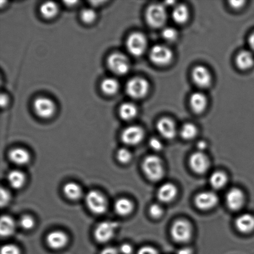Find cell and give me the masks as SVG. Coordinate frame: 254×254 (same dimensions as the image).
Returning <instances> with one entry per match:
<instances>
[{
	"instance_id": "cell-1",
	"label": "cell",
	"mask_w": 254,
	"mask_h": 254,
	"mask_svg": "<svg viewBox=\"0 0 254 254\" xmlns=\"http://www.w3.org/2000/svg\"><path fill=\"white\" fill-rule=\"evenodd\" d=\"M143 169L146 177L152 181H158L162 179L165 173L160 158L156 156H149L143 161Z\"/></svg>"
},
{
	"instance_id": "cell-2",
	"label": "cell",
	"mask_w": 254,
	"mask_h": 254,
	"mask_svg": "<svg viewBox=\"0 0 254 254\" xmlns=\"http://www.w3.org/2000/svg\"><path fill=\"white\" fill-rule=\"evenodd\" d=\"M146 18L149 25L154 28H160L167 21L168 13L165 6L160 4H151L146 13Z\"/></svg>"
},
{
	"instance_id": "cell-3",
	"label": "cell",
	"mask_w": 254,
	"mask_h": 254,
	"mask_svg": "<svg viewBox=\"0 0 254 254\" xmlns=\"http://www.w3.org/2000/svg\"><path fill=\"white\" fill-rule=\"evenodd\" d=\"M150 85L145 79L134 78L128 81L126 86V91L129 96L134 99H141L148 94Z\"/></svg>"
},
{
	"instance_id": "cell-4",
	"label": "cell",
	"mask_w": 254,
	"mask_h": 254,
	"mask_svg": "<svg viewBox=\"0 0 254 254\" xmlns=\"http://www.w3.org/2000/svg\"><path fill=\"white\" fill-rule=\"evenodd\" d=\"M86 202L88 209L94 214H103L107 209L106 197L101 192L96 190H91L87 193Z\"/></svg>"
},
{
	"instance_id": "cell-5",
	"label": "cell",
	"mask_w": 254,
	"mask_h": 254,
	"mask_svg": "<svg viewBox=\"0 0 254 254\" xmlns=\"http://www.w3.org/2000/svg\"><path fill=\"white\" fill-rule=\"evenodd\" d=\"M172 238L178 243H186L192 236V228L189 222L179 219L175 222L170 230Z\"/></svg>"
},
{
	"instance_id": "cell-6",
	"label": "cell",
	"mask_w": 254,
	"mask_h": 254,
	"mask_svg": "<svg viewBox=\"0 0 254 254\" xmlns=\"http://www.w3.org/2000/svg\"><path fill=\"white\" fill-rule=\"evenodd\" d=\"M150 58L153 63L158 66H166L172 62L173 53L169 48L163 45H156L151 48Z\"/></svg>"
},
{
	"instance_id": "cell-7",
	"label": "cell",
	"mask_w": 254,
	"mask_h": 254,
	"mask_svg": "<svg viewBox=\"0 0 254 254\" xmlns=\"http://www.w3.org/2000/svg\"><path fill=\"white\" fill-rule=\"evenodd\" d=\"M127 47L131 54L138 57L145 52L147 47V39L143 34H131L127 39Z\"/></svg>"
},
{
	"instance_id": "cell-8",
	"label": "cell",
	"mask_w": 254,
	"mask_h": 254,
	"mask_svg": "<svg viewBox=\"0 0 254 254\" xmlns=\"http://www.w3.org/2000/svg\"><path fill=\"white\" fill-rule=\"evenodd\" d=\"M118 226V223L114 221L102 222L95 229V238L101 243H105L111 241L114 236L115 232Z\"/></svg>"
},
{
	"instance_id": "cell-9",
	"label": "cell",
	"mask_w": 254,
	"mask_h": 254,
	"mask_svg": "<svg viewBox=\"0 0 254 254\" xmlns=\"http://www.w3.org/2000/svg\"><path fill=\"white\" fill-rule=\"evenodd\" d=\"M108 65L112 72L119 75L126 74L130 70V62L126 55L114 53L108 58Z\"/></svg>"
},
{
	"instance_id": "cell-10",
	"label": "cell",
	"mask_w": 254,
	"mask_h": 254,
	"mask_svg": "<svg viewBox=\"0 0 254 254\" xmlns=\"http://www.w3.org/2000/svg\"><path fill=\"white\" fill-rule=\"evenodd\" d=\"M144 131L138 126L127 127L122 134V140L127 145H137L142 141L144 137Z\"/></svg>"
},
{
	"instance_id": "cell-11",
	"label": "cell",
	"mask_w": 254,
	"mask_h": 254,
	"mask_svg": "<svg viewBox=\"0 0 254 254\" xmlns=\"http://www.w3.org/2000/svg\"><path fill=\"white\" fill-rule=\"evenodd\" d=\"M34 107L36 114L42 118L50 117L55 111L54 103L47 97H39L34 102Z\"/></svg>"
},
{
	"instance_id": "cell-12",
	"label": "cell",
	"mask_w": 254,
	"mask_h": 254,
	"mask_svg": "<svg viewBox=\"0 0 254 254\" xmlns=\"http://www.w3.org/2000/svg\"><path fill=\"white\" fill-rule=\"evenodd\" d=\"M192 77L193 81L197 86L207 87L211 85L212 78L211 73L206 67L204 66H197L192 71Z\"/></svg>"
},
{
	"instance_id": "cell-13",
	"label": "cell",
	"mask_w": 254,
	"mask_h": 254,
	"mask_svg": "<svg viewBox=\"0 0 254 254\" xmlns=\"http://www.w3.org/2000/svg\"><path fill=\"white\" fill-rule=\"evenodd\" d=\"M218 198L213 192L200 193L195 197V203L197 208L202 210L213 209L217 205Z\"/></svg>"
},
{
	"instance_id": "cell-14",
	"label": "cell",
	"mask_w": 254,
	"mask_h": 254,
	"mask_svg": "<svg viewBox=\"0 0 254 254\" xmlns=\"http://www.w3.org/2000/svg\"><path fill=\"white\" fill-rule=\"evenodd\" d=\"M189 163L192 169L198 174H203L206 172L210 165L207 156L200 151L193 153L190 156Z\"/></svg>"
},
{
	"instance_id": "cell-15",
	"label": "cell",
	"mask_w": 254,
	"mask_h": 254,
	"mask_svg": "<svg viewBox=\"0 0 254 254\" xmlns=\"http://www.w3.org/2000/svg\"><path fill=\"white\" fill-rule=\"evenodd\" d=\"M157 129L163 138L171 140L176 135V127L174 122L169 118H163L158 121Z\"/></svg>"
},
{
	"instance_id": "cell-16",
	"label": "cell",
	"mask_w": 254,
	"mask_h": 254,
	"mask_svg": "<svg viewBox=\"0 0 254 254\" xmlns=\"http://www.w3.org/2000/svg\"><path fill=\"white\" fill-rule=\"evenodd\" d=\"M226 200L229 209L233 211L240 210L244 203L243 192L240 189L233 188L227 194Z\"/></svg>"
},
{
	"instance_id": "cell-17",
	"label": "cell",
	"mask_w": 254,
	"mask_h": 254,
	"mask_svg": "<svg viewBox=\"0 0 254 254\" xmlns=\"http://www.w3.org/2000/svg\"><path fill=\"white\" fill-rule=\"evenodd\" d=\"M46 240L50 248L53 249H60L67 245L68 238L67 234L63 232L55 231L48 234Z\"/></svg>"
},
{
	"instance_id": "cell-18",
	"label": "cell",
	"mask_w": 254,
	"mask_h": 254,
	"mask_svg": "<svg viewBox=\"0 0 254 254\" xmlns=\"http://www.w3.org/2000/svg\"><path fill=\"white\" fill-rule=\"evenodd\" d=\"M235 224L241 233H251L254 230V216L248 213L242 214L236 219Z\"/></svg>"
},
{
	"instance_id": "cell-19",
	"label": "cell",
	"mask_w": 254,
	"mask_h": 254,
	"mask_svg": "<svg viewBox=\"0 0 254 254\" xmlns=\"http://www.w3.org/2000/svg\"><path fill=\"white\" fill-rule=\"evenodd\" d=\"M177 194V188L170 183L163 184L158 190V197L160 201L164 203L172 202Z\"/></svg>"
},
{
	"instance_id": "cell-20",
	"label": "cell",
	"mask_w": 254,
	"mask_h": 254,
	"mask_svg": "<svg viewBox=\"0 0 254 254\" xmlns=\"http://www.w3.org/2000/svg\"><path fill=\"white\" fill-rule=\"evenodd\" d=\"M190 104L195 113H202L206 109L208 104L207 97L202 92H194L190 97Z\"/></svg>"
},
{
	"instance_id": "cell-21",
	"label": "cell",
	"mask_w": 254,
	"mask_h": 254,
	"mask_svg": "<svg viewBox=\"0 0 254 254\" xmlns=\"http://www.w3.org/2000/svg\"><path fill=\"white\" fill-rule=\"evenodd\" d=\"M9 158L12 162L17 165H27L30 161V155L23 148H14L9 153Z\"/></svg>"
},
{
	"instance_id": "cell-22",
	"label": "cell",
	"mask_w": 254,
	"mask_h": 254,
	"mask_svg": "<svg viewBox=\"0 0 254 254\" xmlns=\"http://www.w3.org/2000/svg\"><path fill=\"white\" fill-rule=\"evenodd\" d=\"M236 63L239 69L248 70L254 65V56L249 51H242L237 55Z\"/></svg>"
},
{
	"instance_id": "cell-23",
	"label": "cell",
	"mask_w": 254,
	"mask_h": 254,
	"mask_svg": "<svg viewBox=\"0 0 254 254\" xmlns=\"http://www.w3.org/2000/svg\"><path fill=\"white\" fill-rule=\"evenodd\" d=\"M115 211L121 216H127L130 214L133 210V203L126 198L117 200L114 206Z\"/></svg>"
},
{
	"instance_id": "cell-24",
	"label": "cell",
	"mask_w": 254,
	"mask_h": 254,
	"mask_svg": "<svg viewBox=\"0 0 254 254\" xmlns=\"http://www.w3.org/2000/svg\"><path fill=\"white\" fill-rule=\"evenodd\" d=\"M15 222L11 217L7 215L1 217V222H0V233L1 236H11L15 231Z\"/></svg>"
},
{
	"instance_id": "cell-25",
	"label": "cell",
	"mask_w": 254,
	"mask_h": 254,
	"mask_svg": "<svg viewBox=\"0 0 254 254\" xmlns=\"http://www.w3.org/2000/svg\"><path fill=\"white\" fill-rule=\"evenodd\" d=\"M8 180L12 187L15 189H19L25 184L26 176L20 170H14L9 173Z\"/></svg>"
},
{
	"instance_id": "cell-26",
	"label": "cell",
	"mask_w": 254,
	"mask_h": 254,
	"mask_svg": "<svg viewBox=\"0 0 254 254\" xmlns=\"http://www.w3.org/2000/svg\"><path fill=\"white\" fill-rule=\"evenodd\" d=\"M172 17L175 23L182 24L186 23L189 18V11L184 4H179L175 7Z\"/></svg>"
},
{
	"instance_id": "cell-27",
	"label": "cell",
	"mask_w": 254,
	"mask_h": 254,
	"mask_svg": "<svg viewBox=\"0 0 254 254\" xmlns=\"http://www.w3.org/2000/svg\"><path fill=\"white\" fill-rule=\"evenodd\" d=\"M63 192L68 199L77 200L82 195V189L80 185L75 182H69L63 187Z\"/></svg>"
},
{
	"instance_id": "cell-28",
	"label": "cell",
	"mask_w": 254,
	"mask_h": 254,
	"mask_svg": "<svg viewBox=\"0 0 254 254\" xmlns=\"http://www.w3.org/2000/svg\"><path fill=\"white\" fill-rule=\"evenodd\" d=\"M138 110L136 107L130 102H126L122 105L119 109V114L121 118L125 121H131L136 116Z\"/></svg>"
},
{
	"instance_id": "cell-29",
	"label": "cell",
	"mask_w": 254,
	"mask_h": 254,
	"mask_svg": "<svg viewBox=\"0 0 254 254\" xmlns=\"http://www.w3.org/2000/svg\"><path fill=\"white\" fill-rule=\"evenodd\" d=\"M228 177L223 172L217 171L213 173L210 177V183L214 189H221L226 185Z\"/></svg>"
},
{
	"instance_id": "cell-30",
	"label": "cell",
	"mask_w": 254,
	"mask_h": 254,
	"mask_svg": "<svg viewBox=\"0 0 254 254\" xmlns=\"http://www.w3.org/2000/svg\"><path fill=\"white\" fill-rule=\"evenodd\" d=\"M119 83L114 78H106L103 80L101 84L102 91L108 95L116 93L119 89Z\"/></svg>"
},
{
	"instance_id": "cell-31",
	"label": "cell",
	"mask_w": 254,
	"mask_h": 254,
	"mask_svg": "<svg viewBox=\"0 0 254 254\" xmlns=\"http://www.w3.org/2000/svg\"><path fill=\"white\" fill-rule=\"evenodd\" d=\"M41 13L45 18H52L58 13L57 4L52 1H47L41 7Z\"/></svg>"
},
{
	"instance_id": "cell-32",
	"label": "cell",
	"mask_w": 254,
	"mask_h": 254,
	"mask_svg": "<svg viewBox=\"0 0 254 254\" xmlns=\"http://www.w3.org/2000/svg\"><path fill=\"white\" fill-rule=\"evenodd\" d=\"M198 130L195 125L187 123L183 126L180 129V136L184 140H190L197 136Z\"/></svg>"
},
{
	"instance_id": "cell-33",
	"label": "cell",
	"mask_w": 254,
	"mask_h": 254,
	"mask_svg": "<svg viewBox=\"0 0 254 254\" xmlns=\"http://www.w3.org/2000/svg\"><path fill=\"white\" fill-rule=\"evenodd\" d=\"M162 36L165 41L169 42H173L176 41L178 38L177 31L174 28L168 27L163 29Z\"/></svg>"
},
{
	"instance_id": "cell-34",
	"label": "cell",
	"mask_w": 254,
	"mask_h": 254,
	"mask_svg": "<svg viewBox=\"0 0 254 254\" xmlns=\"http://www.w3.org/2000/svg\"><path fill=\"white\" fill-rule=\"evenodd\" d=\"M117 159L120 163L127 164L131 160V153L130 151L126 148H121L117 152Z\"/></svg>"
},
{
	"instance_id": "cell-35",
	"label": "cell",
	"mask_w": 254,
	"mask_h": 254,
	"mask_svg": "<svg viewBox=\"0 0 254 254\" xmlns=\"http://www.w3.org/2000/svg\"><path fill=\"white\" fill-rule=\"evenodd\" d=\"M96 14L93 9L86 8L83 9L82 13V18L83 21L86 23H91L96 18Z\"/></svg>"
},
{
	"instance_id": "cell-36",
	"label": "cell",
	"mask_w": 254,
	"mask_h": 254,
	"mask_svg": "<svg viewBox=\"0 0 254 254\" xmlns=\"http://www.w3.org/2000/svg\"><path fill=\"white\" fill-rule=\"evenodd\" d=\"M20 226L24 229L26 230H29V229H33L34 225H35V221L31 216L29 215H24L19 221Z\"/></svg>"
},
{
	"instance_id": "cell-37",
	"label": "cell",
	"mask_w": 254,
	"mask_h": 254,
	"mask_svg": "<svg viewBox=\"0 0 254 254\" xmlns=\"http://www.w3.org/2000/svg\"><path fill=\"white\" fill-rule=\"evenodd\" d=\"M1 254H21L19 249L13 244H6L2 247Z\"/></svg>"
},
{
	"instance_id": "cell-38",
	"label": "cell",
	"mask_w": 254,
	"mask_h": 254,
	"mask_svg": "<svg viewBox=\"0 0 254 254\" xmlns=\"http://www.w3.org/2000/svg\"><path fill=\"white\" fill-rule=\"evenodd\" d=\"M150 214L154 218H160L163 214V208L158 204H153L150 208Z\"/></svg>"
},
{
	"instance_id": "cell-39",
	"label": "cell",
	"mask_w": 254,
	"mask_h": 254,
	"mask_svg": "<svg viewBox=\"0 0 254 254\" xmlns=\"http://www.w3.org/2000/svg\"><path fill=\"white\" fill-rule=\"evenodd\" d=\"M1 199H0V203L2 207L6 206L7 205L9 204L11 200V194L9 192L8 190L4 189V188H1Z\"/></svg>"
},
{
	"instance_id": "cell-40",
	"label": "cell",
	"mask_w": 254,
	"mask_h": 254,
	"mask_svg": "<svg viewBox=\"0 0 254 254\" xmlns=\"http://www.w3.org/2000/svg\"><path fill=\"white\" fill-rule=\"evenodd\" d=\"M150 146L153 150L159 151L162 150L163 144L159 139L156 138H151L150 141Z\"/></svg>"
},
{
	"instance_id": "cell-41",
	"label": "cell",
	"mask_w": 254,
	"mask_h": 254,
	"mask_svg": "<svg viewBox=\"0 0 254 254\" xmlns=\"http://www.w3.org/2000/svg\"><path fill=\"white\" fill-rule=\"evenodd\" d=\"M137 254H158V253L155 248L146 246L141 248Z\"/></svg>"
},
{
	"instance_id": "cell-42",
	"label": "cell",
	"mask_w": 254,
	"mask_h": 254,
	"mask_svg": "<svg viewBox=\"0 0 254 254\" xmlns=\"http://www.w3.org/2000/svg\"><path fill=\"white\" fill-rule=\"evenodd\" d=\"M120 252L122 254H132L133 248L130 244H124L120 248Z\"/></svg>"
},
{
	"instance_id": "cell-43",
	"label": "cell",
	"mask_w": 254,
	"mask_h": 254,
	"mask_svg": "<svg viewBox=\"0 0 254 254\" xmlns=\"http://www.w3.org/2000/svg\"><path fill=\"white\" fill-rule=\"evenodd\" d=\"M246 1H231L229 4L232 8L234 9H240L244 5Z\"/></svg>"
},
{
	"instance_id": "cell-44",
	"label": "cell",
	"mask_w": 254,
	"mask_h": 254,
	"mask_svg": "<svg viewBox=\"0 0 254 254\" xmlns=\"http://www.w3.org/2000/svg\"><path fill=\"white\" fill-rule=\"evenodd\" d=\"M101 254H119V251L116 248L109 247L102 251Z\"/></svg>"
},
{
	"instance_id": "cell-45",
	"label": "cell",
	"mask_w": 254,
	"mask_h": 254,
	"mask_svg": "<svg viewBox=\"0 0 254 254\" xmlns=\"http://www.w3.org/2000/svg\"><path fill=\"white\" fill-rule=\"evenodd\" d=\"M177 254H193V252L191 249L189 248H184L179 249L178 251Z\"/></svg>"
},
{
	"instance_id": "cell-46",
	"label": "cell",
	"mask_w": 254,
	"mask_h": 254,
	"mask_svg": "<svg viewBox=\"0 0 254 254\" xmlns=\"http://www.w3.org/2000/svg\"><path fill=\"white\" fill-rule=\"evenodd\" d=\"M207 143L205 142L204 141H200L199 143H197V148L199 149V151L202 152V151H204L207 148Z\"/></svg>"
},
{
	"instance_id": "cell-47",
	"label": "cell",
	"mask_w": 254,
	"mask_h": 254,
	"mask_svg": "<svg viewBox=\"0 0 254 254\" xmlns=\"http://www.w3.org/2000/svg\"><path fill=\"white\" fill-rule=\"evenodd\" d=\"M7 102H8V98H7L6 95L2 94L1 97H0V103H1V106L2 107L6 106Z\"/></svg>"
},
{
	"instance_id": "cell-48",
	"label": "cell",
	"mask_w": 254,
	"mask_h": 254,
	"mask_svg": "<svg viewBox=\"0 0 254 254\" xmlns=\"http://www.w3.org/2000/svg\"><path fill=\"white\" fill-rule=\"evenodd\" d=\"M249 45L254 52V32L249 38Z\"/></svg>"
}]
</instances>
